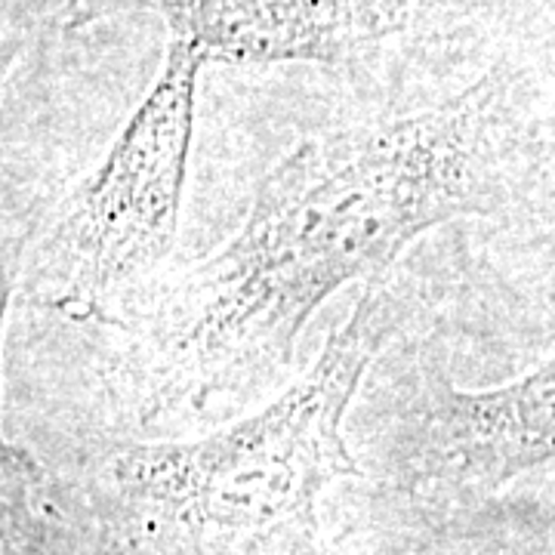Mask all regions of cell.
Masks as SVG:
<instances>
[{
    "label": "cell",
    "instance_id": "2",
    "mask_svg": "<svg viewBox=\"0 0 555 555\" xmlns=\"http://www.w3.org/2000/svg\"><path fill=\"white\" fill-rule=\"evenodd\" d=\"M396 318V297L367 284L281 396L214 433L130 444L112 456L105 476L124 509L204 555L309 525L321 494L358 473L346 416Z\"/></svg>",
    "mask_w": 555,
    "mask_h": 555
},
{
    "label": "cell",
    "instance_id": "1",
    "mask_svg": "<svg viewBox=\"0 0 555 555\" xmlns=\"http://www.w3.org/2000/svg\"><path fill=\"white\" fill-rule=\"evenodd\" d=\"M521 139L513 87L491 72L423 112L299 142L160 302L145 339L152 408H204L266 379L346 287L451 219L496 214Z\"/></svg>",
    "mask_w": 555,
    "mask_h": 555
},
{
    "label": "cell",
    "instance_id": "5",
    "mask_svg": "<svg viewBox=\"0 0 555 555\" xmlns=\"http://www.w3.org/2000/svg\"><path fill=\"white\" fill-rule=\"evenodd\" d=\"M396 454L401 481L426 491H494L555 466V356L500 386L429 392Z\"/></svg>",
    "mask_w": 555,
    "mask_h": 555
},
{
    "label": "cell",
    "instance_id": "6",
    "mask_svg": "<svg viewBox=\"0 0 555 555\" xmlns=\"http://www.w3.org/2000/svg\"><path fill=\"white\" fill-rule=\"evenodd\" d=\"M500 210L513 214L521 244L555 275V137L521 139Z\"/></svg>",
    "mask_w": 555,
    "mask_h": 555
},
{
    "label": "cell",
    "instance_id": "4",
    "mask_svg": "<svg viewBox=\"0 0 555 555\" xmlns=\"http://www.w3.org/2000/svg\"><path fill=\"white\" fill-rule=\"evenodd\" d=\"M108 13L133 7L155 13L170 38L195 47L204 62L358 60L383 43L448 22L438 0H90Z\"/></svg>",
    "mask_w": 555,
    "mask_h": 555
},
{
    "label": "cell",
    "instance_id": "3",
    "mask_svg": "<svg viewBox=\"0 0 555 555\" xmlns=\"http://www.w3.org/2000/svg\"><path fill=\"white\" fill-rule=\"evenodd\" d=\"M204 65L195 47L170 38L158 78L108 155L25 250L13 287L22 306L87 321L170 257Z\"/></svg>",
    "mask_w": 555,
    "mask_h": 555
},
{
    "label": "cell",
    "instance_id": "7",
    "mask_svg": "<svg viewBox=\"0 0 555 555\" xmlns=\"http://www.w3.org/2000/svg\"><path fill=\"white\" fill-rule=\"evenodd\" d=\"M438 3L444 7L448 20H460V16H466V13H473L478 3H485V0H438Z\"/></svg>",
    "mask_w": 555,
    "mask_h": 555
}]
</instances>
